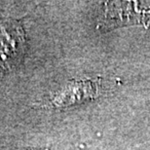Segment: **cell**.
I'll use <instances>...</instances> for the list:
<instances>
[{"label":"cell","mask_w":150,"mask_h":150,"mask_svg":"<svg viewBox=\"0 0 150 150\" xmlns=\"http://www.w3.org/2000/svg\"><path fill=\"white\" fill-rule=\"evenodd\" d=\"M26 41L22 25L16 21L0 25V69L11 70L25 56Z\"/></svg>","instance_id":"obj_1"},{"label":"cell","mask_w":150,"mask_h":150,"mask_svg":"<svg viewBox=\"0 0 150 150\" xmlns=\"http://www.w3.org/2000/svg\"><path fill=\"white\" fill-rule=\"evenodd\" d=\"M98 83L95 80L72 81L56 95L53 103L57 106H67L80 103L98 95Z\"/></svg>","instance_id":"obj_2"}]
</instances>
